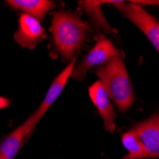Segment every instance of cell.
<instances>
[{"label":"cell","instance_id":"obj_5","mask_svg":"<svg viewBox=\"0 0 159 159\" xmlns=\"http://www.w3.org/2000/svg\"><path fill=\"white\" fill-rule=\"evenodd\" d=\"M141 141L147 158L159 157V113L136 124L132 129Z\"/></svg>","mask_w":159,"mask_h":159},{"label":"cell","instance_id":"obj_4","mask_svg":"<svg viewBox=\"0 0 159 159\" xmlns=\"http://www.w3.org/2000/svg\"><path fill=\"white\" fill-rule=\"evenodd\" d=\"M118 53V50L112 43L105 36L101 35L92 51L84 56L77 65H75L71 76L76 80H84L91 68L104 65Z\"/></svg>","mask_w":159,"mask_h":159},{"label":"cell","instance_id":"obj_3","mask_svg":"<svg viewBox=\"0 0 159 159\" xmlns=\"http://www.w3.org/2000/svg\"><path fill=\"white\" fill-rule=\"evenodd\" d=\"M124 16L145 34L159 53V22L140 5L114 1L112 3Z\"/></svg>","mask_w":159,"mask_h":159},{"label":"cell","instance_id":"obj_12","mask_svg":"<svg viewBox=\"0 0 159 159\" xmlns=\"http://www.w3.org/2000/svg\"><path fill=\"white\" fill-rule=\"evenodd\" d=\"M9 105H10L9 100L7 98H5V97L0 96V110L4 109V108H7Z\"/></svg>","mask_w":159,"mask_h":159},{"label":"cell","instance_id":"obj_1","mask_svg":"<svg viewBox=\"0 0 159 159\" xmlns=\"http://www.w3.org/2000/svg\"><path fill=\"white\" fill-rule=\"evenodd\" d=\"M87 25L76 14L59 11L52 14L51 32L55 51L67 61L75 59L86 37Z\"/></svg>","mask_w":159,"mask_h":159},{"label":"cell","instance_id":"obj_7","mask_svg":"<svg viewBox=\"0 0 159 159\" xmlns=\"http://www.w3.org/2000/svg\"><path fill=\"white\" fill-rule=\"evenodd\" d=\"M89 94L104 121L105 129L110 133H113L115 129V113L110 94L103 83L101 81L93 83L89 89Z\"/></svg>","mask_w":159,"mask_h":159},{"label":"cell","instance_id":"obj_10","mask_svg":"<svg viewBox=\"0 0 159 159\" xmlns=\"http://www.w3.org/2000/svg\"><path fill=\"white\" fill-rule=\"evenodd\" d=\"M7 3L16 10H20L23 13H27L37 19L39 22L45 16L54 8V4L49 0H9Z\"/></svg>","mask_w":159,"mask_h":159},{"label":"cell","instance_id":"obj_9","mask_svg":"<svg viewBox=\"0 0 159 159\" xmlns=\"http://www.w3.org/2000/svg\"><path fill=\"white\" fill-rule=\"evenodd\" d=\"M34 129L32 116H30L0 143V159H13L16 157L24 140L30 137Z\"/></svg>","mask_w":159,"mask_h":159},{"label":"cell","instance_id":"obj_11","mask_svg":"<svg viewBox=\"0 0 159 159\" xmlns=\"http://www.w3.org/2000/svg\"><path fill=\"white\" fill-rule=\"evenodd\" d=\"M122 142L129 154L125 156L123 159H141V158H147L146 150L142 145L141 141L136 136V134L129 131L123 134Z\"/></svg>","mask_w":159,"mask_h":159},{"label":"cell","instance_id":"obj_2","mask_svg":"<svg viewBox=\"0 0 159 159\" xmlns=\"http://www.w3.org/2000/svg\"><path fill=\"white\" fill-rule=\"evenodd\" d=\"M95 74L120 111H125L132 107L134 94L127 69L119 53L104 65L97 67Z\"/></svg>","mask_w":159,"mask_h":159},{"label":"cell","instance_id":"obj_6","mask_svg":"<svg viewBox=\"0 0 159 159\" xmlns=\"http://www.w3.org/2000/svg\"><path fill=\"white\" fill-rule=\"evenodd\" d=\"M43 37H45V31L40 22L27 13H22L18 30L14 34L16 42L23 48L33 50Z\"/></svg>","mask_w":159,"mask_h":159},{"label":"cell","instance_id":"obj_8","mask_svg":"<svg viewBox=\"0 0 159 159\" xmlns=\"http://www.w3.org/2000/svg\"><path fill=\"white\" fill-rule=\"evenodd\" d=\"M75 65V59L71 60L69 63V65L55 77V79L53 80V82L52 83V85L50 87V89H49L44 100H43V102L38 107V109L31 115L34 128H35L36 124L41 120L43 115L47 112L49 108L53 104V102L57 99V97L59 96V94H61L70 76H71V73H73Z\"/></svg>","mask_w":159,"mask_h":159}]
</instances>
